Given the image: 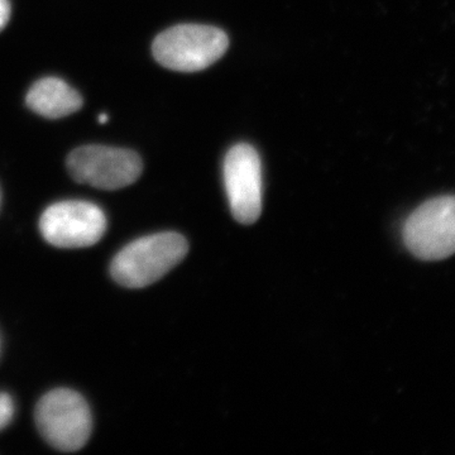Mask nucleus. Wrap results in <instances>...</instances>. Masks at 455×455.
Returning a JSON list of instances; mask_svg holds the SVG:
<instances>
[{
	"instance_id": "obj_2",
	"label": "nucleus",
	"mask_w": 455,
	"mask_h": 455,
	"mask_svg": "<svg viewBox=\"0 0 455 455\" xmlns=\"http://www.w3.org/2000/svg\"><path fill=\"white\" fill-rule=\"evenodd\" d=\"M229 47L227 33L217 27L180 25L158 35L152 46L156 61L181 73H196L215 64Z\"/></svg>"
},
{
	"instance_id": "obj_5",
	"label": "nucleus",
	"mask_w": 455,
	"mask_h": 455,
	"mask_svg": "<svg viewBox=\"0 0 455 455\" xmlns=\"http://www.w3.org/2000/svg\"><path fill=\"white\" fill-rule=\"evenodd\" d=\"M71 178L79 184L101 190H119L140 179L143 164L131 149L108 146H83L68 157Z\"/></svg>"
},
{
	"instance_id": "obj_4",
	"label": "nucleus",
	"mask_w": 455,
	"mask_h": 455,
	"mask_svg": "<svg viewBox=\"0 0 455 455\" xmlns=\"http://www.w3.org/2000/svg\"><path fill=\"white\" fill-rule=\"evenodd\" d=\"M403 242L416 259L440 260L455 253V196L433 197L409 215Z\"/></svg>"
},
{
	"instance_id": "obj_6",
	"label": "nucleus",
	"mask_w": 455,
	"mask_h": 455,
	"mask_svg": "<svg viewBox=\"0 0 455 455\" xmlns=\"http://www.w3.org/2000/svg\"><path fill=\"white\" fill-rule=\"evenodd\" d=\"M42 235L59 248H85L97 244L107 230L104 212L95 204L68 200L52 204L42 214Z\"/></svg>"
},
{
	"instance_id": "obj_7",
	"label": "nucleus",
	"mask_w": 455,
	"mask_h": 455,
	"mask_svg": "<svg viewBox=\"0 0 455 455\" xmlns=\"http://www.w3.org/2000/svg\"><path fill=\"white\" fill-rule=\"evenodd\" d=\"M224 184L235 220L245 226L256 223L262 212V164L252 146L239 143L229 149L224 160Z\"/></svg>"
},
{
	"instance_id": "obj_10",
	"label": "nucleus",
	"mask_w": 455,
	"mask_h": 455,
	"mask_svg": "<svg viewBox=\"0 0 455 455\" xmlns=\"http://www.w3.org/2000/svg\"><path fill=\"white\" fill-rule=\"evenodd\" d=\"M11 14V0H0V32L7 27Z\"/></svg>"
},
{
	"instance_id": "obj_8",
	"label": "nucleus",
	"mask_w": 455,
	"mask_h": 455,
	"mask_svg": "<svg viewBox=\"0 0 455 455\" xmlns=\"http://www.w3.org/2000/svg\"><path fill=\"white\" fill-rule=\"evenodd\" d=\"M27 106L49 119L64 118L83 107V98L59 77H44L33 84L26 98Z\"/></svg>"
},
{
	"instance_id": "obj_3",
	"label": "nucleus",
	"mask_w": 455,
	"mask_h": 455,
	"mask_svg": "<svg viewBox=\"0 0 455 455\" xmlns=\"http://www.w3.org/2000/svg\"><path fill=\"white\" fill-rule=\"evenodd\" d=\"M35 418L41 435L57 451H80L92 435L88 403L68 388H56L44 395L36 407Z\"/></svg>"
},
{
	"instance_id": "obj_1",
	"label": "nucleus",
	"mask_w": 455,
	"mask_h": 455,
	"mask_svg": "<svg viewBox=\"0 0 455 455\" xmlns=\"http://www.w3.org/2000/svg\"><path fill=\"white\" fill-rule=\"evenodd\" d=\"M188 243L175 232L143 236L114 257L112 277L128 289H143L161 280L187 257Z\"/></svg>"
},
{
	"instance_id": "obj_11",
	"label": "nucleus",
	"mask_w": 455,
	"mask_h": 455,
	"mask_svg": "<svg viewBox=\"0 0 455 455\" xmlns=\"http://www.w3.org/2000/svg\"><path fill=\"white\" fill-rule=\"evenodd\" d=\"M108 116L107 114H100V116H99V123H100V124H106V123L108 122Z\"/></svg>"
},
{
	"instance_id": "obj_9",
	"label": "nucleus",
	"mask_w": 455,
	"mask_h": 455,
	"mask_svg": "<svg viewBox=\"0 0 455 455\" xmlns=\"http://www.w3.org/2000/svg\"><path fill=\"white\" fill-rule=\"evenodd\" d=\"M14 403L12 397L4 392H0V431L7 427L13 419Z\"/></svg>"
}]
</instances>
